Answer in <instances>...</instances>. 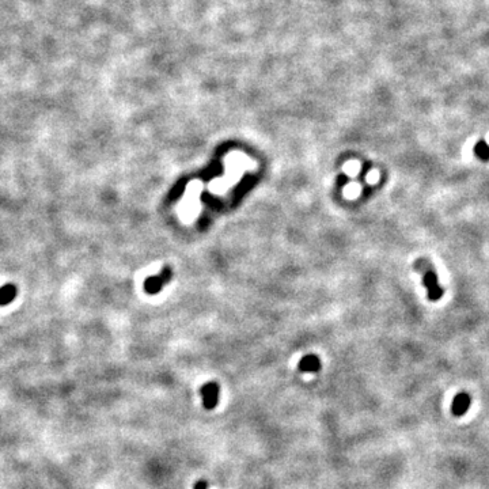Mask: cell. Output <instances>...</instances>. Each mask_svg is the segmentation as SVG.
I'll return each instance as SVG.
<instances>
[{
  "mask_svg": "<svg viewBox=\"0 0 489 489\" xmlns=\"http://www.w3.org/2000/svg\"><path fill=\"white\" fill-rule=\"evenodd\" d=\"M359 169H360V167H359V165H357V163H349V165H347V166H345V170H347L348 173H350V174H355V173L357 172Z\"/></svg>",
  "mask_w": 489,
  "mask_h": 489,
  "instance_id": "cell-8",
  "label": "cell"
},
{
  "mask_svg": "<svg viewBox=\"0 0 489 489\" xmlns=\"http://www.w3.org/2000/svg\"><path fill=\"white\" fill-rule=\"evenodd\" d=\"M474 154L481 161H489V144L485 140H480L474 145Z\"/></svg>",
  "mask_w": 489,
  "mask_h": 489,
  "instance_id": "cell-6",
  "label": "cell"
},
{
  "mask_svg": "<svg viewBox=\"0 0 489 489\" xmlns=\"http://www.w3.org/2000/svg\"><path fill=\"white\" fill-rule=\"evenodd\" d=\"M298 367H299V370L302 373H315V371L319 370V367H321V361H319L317 356L309 355L305 356L299 361V366Z\"/></svg>",
  "mask_w": 489,
  "mask_h": 489,
  "instance_id": "cell-4",
  "label": "cell"
},
{
  "mask_svg": "<svg viewBox=\"0 0 489 489\" xmlns=\"http://www.w3.org/2000/svg\"><path fill=\"white\" fill-rule=\"evenodd\" d=\"M17 296V287L12 284H6L0 288V306H7L11 303Z\"/></svg>",
  "mask_w": 489,
  "mask_h": 489,
  "instance_id": "cell-5",
  "label": "cell"
},
{
  "mask_svg": "<svg viewBox=\"0 0 489 489\" xmlns=\"http://www.w3.org/2000/svg\"><path fill=\"white\" fill-rule=\"evenodd\" d=\"M345 193L349 196H355L356 193H359V186H357V185H349V186L345 189Z\"/></svg>",
  "mask_w": 489,
  "mask_h": 489,
  "instance_id": "cell-7",
  "label": "cell"
},
{
  "mask_svg": "<svg viewBox=\"0 0 489 489\" xmlns=\"http://www.w3.org/2000/svg\"><path fill=\"white\" fill-rule=\"evenodd\" d=\"M469 408H470V395L466 394V393H461L454 398V402L451 405V411L455 416H462Z\"/></svg>",
  "mask_w": 489,
  "mask_h": 489,
  "instance_id": "cell-3",
  "label": "cell"
},
{
  "mask_svg": "<svg viewBox=\"0 0 489 489\" xmlns=\"http://www.w3.org/2000/svg\"><path fill=\"white\" fill-rule=\"evenodd\" d=\"M193 489H208V483H207L206 480H200V481H197L195 484Z\"/></svg>",
  "mask_w": 489,
  "mask_h": 489,
  "instance_id": "cell-9",
  "label": "cell"
},
{
  "mask_svg": "<svg viewBox=\"0 0 489 489\" xmlns=\"http://www.w3.org/2000/svg\"><path fill=\"white\" fill-rule=\"evenodd\" d=\"M415 268L422 273V284L427 287L429 300H439L443 296V288L440 287L436 271L431 267L428 260H419Z\"/></svg>",
  "mask_w": 489,
  "mask_h": 489,
  "instance_id": "cell-1",
  "label": "cell"
},
{
  "mask_svg": "<svg viewBox=\"0 0 489 489\" xmlns=\"http://www.w3.org/2000/svg\"><path fill=\"white\" fill-rule=\"evenodd\" d=\"M219 384H215V382H210V384H204L201 387V397H203V406L208 409V411H212L215 409L219 402Z\"/></svg>",
  "mask_w": 489,
  "mask_h": 489,
  "instance_id": "cell-2",
  "label": "cell"
}]
</instances>
